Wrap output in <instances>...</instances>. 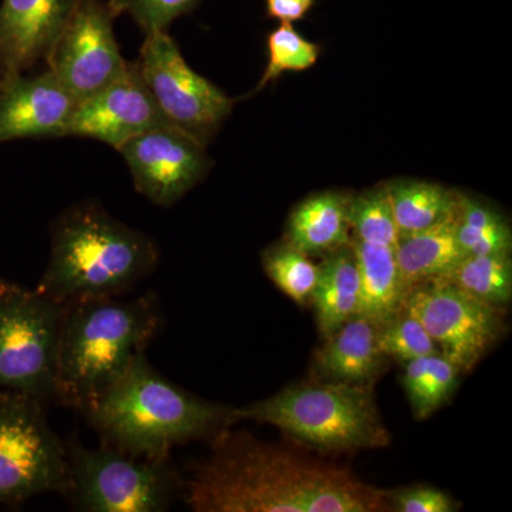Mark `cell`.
<instances>
[{"instance_id": "6da1fadb", "label": "cell", "mask_w": 512, "mask_h": 512, "mask_svg": "<svg viewBox=\"0 0 512 512\" xmlns=\"http://www.w3.org/2000/svg\"><path fill=\"white\" fill-rule=\"evenodd\" d=\"M185 484L197 512H380L387 491L302 450L222 430Z\"/></svg>"}, {"instance_id": "7a4b0ae2", "label": "cell", "mask_w": 512, "mask_h": 512, "mask_svg": "<svg viewBox=\"0 0 512 512\" xmlns=\"http://www.w3.org/2000/svg\"><path fill=\"white\" fill-rule=\"evenodd\" d=\"M231 410L165 379L144 352L82 414L101 443L134 456L167 460L175 446L211 441L234 426Z\"/></svg>"}, {"instance_id": "3957f363", "label": "cell", "mask_w": 512, "mask_h": 512, "mask_svg": "<svg viewBox=\"0 0 512 512\" xmlns=\"http://www.w3.org/2000/svg\"><path fill=\"white\" fill-rule=\"evenodd\" d=\"M154 239L80 202L52 225L49 262L36 289L62 303L109 298L133 288L158 265Z\"/></svg>"}, {"instance_id": "277c9868", "label": "cell", "mask_w": 512, "mask_h": 512, "mask_svg": "<svg viewBox=\"0 0 512 512\" xmlns=\"http://www.w3.org/2000/svg\"><path fill=\"white\" fill-rule=\"evenodd\" d=\"M154 295L83 299L63 308L55 397L83 413L116 382L161 328Z\"/></svg>"}, {"instance_id": "5b68a950", "label": "cell", "mask_w": 512, "mask_h": 512, "mask_svg": "<svg viewBox=\"0 0 512 512\" xmlns=\"http://www.w3.org/2000/svg\"><path fill=\"white\" fill-rule=\"evenodd\" d=\"M241 420L271 424L293 441L322 453L379 450L392 443L377 407L373 384H295L268 399L231 410Z\"/></svg>"}, {"instance_id": "8992f818", "label": "cell", "mask_w": 512, "mask_h": 512, "mask_svg": "<svg viewBox=\"0 0 512 512\" xmlns=\"http://www.w3.org/2000/svg\"><path fill=\"white\" fill-rule=\"evenodd\" d=\"M62 303L0 279V390L55 397Z\"/></svg>"}, {"instance_id": "52a82bcc", "label": "cell", "mask_w": 512, "mask_h": 512, "mask_svg": "<svg viewBox=\"0 0 512 512\" xmlns=\"http://www.w3.org/2000/svg\"><path fill=\"white\" fill-rule=\"evenodd\" d=\"M42 404L29 394L0 390V505L67 493L69 451L50 429Z\"/></svg>"}, {"instance_id": "ba28073f", "label": "cell", "mask_w": 512, "mask_h": 512, "mask_svg": "<svg viewBox=\"0 0 512 512\" xmlns=\"http://www.w3.org/2000/svg\"><path fill=\"white\" fill-rule=\"evenodd\" d=\"M69 460L66 495L83 511H167L183 485L170 458L134 456L103 443L97 450L76 448Z\"/></svg>"}, {"instance_id": "9c48e42d", "label": "cell", "mask_w": 512, "mask_h": 512, "mask_svg": "<svg viewBox=\"0 0 512 512\" xmlns=\"http://www.w3.org/2000/svg\"><path fill=\"white\" fill-rule=\"evenodd\" d=\"M136 64L168 123L205 146L239 100L191 69L168 32L146 35Z\"/></svg>"}, {"instance_id": "30bf717a", "label": "cell", "mask_w": 512, "mask_h": 512, "mask_svg": "<svg viewBox=\"0 0 512 512\" xmlns=\"http://www.w3.org/2000/svg\"><path fill=\"white\" fill-rule=\"evenodd\" d=\"M402 309L419 319L441 355L461 372H471L505 330L504 309L477 301L443 278L410 286Z\"/></svg>"}, {"instance_id": "8fae6325", "label": "cell", "mask_w": 512, "mask_h": 512, "mask_svg": "<svg viewBox=\"0 0 512 512\" xmlns=\"http://www.w3.org/2000/svg\"><path fill=\"white\" fill-rule=\"evenodd\" d=\"M114 19L107 2L79 0L46 57L47 69L77 103L119 79L130 64L121 55Z\"/></svg>"}, {"instance_id": "7c38bea8", "label": "cell", "mask_w": 512, "mask_h": 512, "mask_svg": "<svg viewBox=\"0 0 512 512\" xmlns=\"http://www.w3.org/2000/svg\"><path fill=\"white\" fill-rule=\"evenodd\" d=\"M117 151L126 160L138 194L163 208L181 200L212 165L207 146L173 126L146 131Z\"/></svg>"}, {"instance_id": "4fadbf2b", "label": "cell", "mask_w": 512, "mask_h": 512, "mask_svg": "<svg viewBox=\"0 0 512 512\" xmlns=\"http://www.w3.org/2000/svg\"><path fill=\"white\" fill-rule=\"evenodd\" d=\"M164 126L171 124L158 109L136 62H130L119 79L76 104L66 137L93 138L119 150L131 138Z\"/></svg>"}, {"instance_id": "5bb4252c", "label": "cell", "mask_w": 512, "mask_h": 512, "mask_svg": "<svg viewBox=\"0 0 512 512\" xmlns=\"http://www.w3.org/2000/svg\"><path fill=\"white\" fill-rule=\"evenodd\" d=\"M79 0H2L0 87L46 60Z\"/></svg>"}, {"instance_id": "9a60e30c", "label": "cell", "mask_w": 512, "mask_h": 512, "mask_svg": "<svg viewBox=\"0 0 512 512\" xmlns=\"http://www.w3.org/2000/svg\"><path fill=\"white\" fill-rule=\"evenodd\" d=\"M77 101L46 69L0 87V143L20 138L66 137Z\"/></svg>"}, {"instance_id": "2e32d148", "label": "cell", "mask_w": 512, "mask_h": 512, "mask_svg": "<svg viewBox=\"0 0 512 512\" xmlns=\"http://www.w3.org/2000/svg\"><path fill=\"white\" fill-rule=\"evenodd\" d=\"M313 356V376L320 382L375 384L387 359L377 348V325L355 316L335 332Z\"/></svg>"}, {"instance_id": "e0dca14e", "label": "cell", "mask_w": 512, "mask_h": 512, "mask_svg": "<svg viewBox=\"0 0 512 512\" xmlns=\"http://www.w3.org/2000/svg\"><path fill=\"white\" fill-rule=\"evenodd\" d=\"M352 195L325 191L303 200L289 215L285 241L306 255H326L350 242Z\"/></svg>"}, {"instance_id": "ac0fdd59", "label": "cell", "mask_w": 512, "mask_h": 512, "mask_svg": "<svg viewBox=\"0 0 512 512\" xmlns=\"http://www.w3.org/2000/svg\"><path fill=\"white\" fill-rule=\"evenodd\" d=\"M454 214L433 227L400 237L394 254L404 292L419 282L446 275L466 256L458 244Z\"/></svg>"}, {"instance_id": "d6986e66", "label": "cell", "mask_w": 512, "mask_h": 512, "mask_svg": "<svg viewBox=\"0 0 512 512\" xmlns=\"http://www.w3.org/2000/svg\"><path fill=\"white\" fill-rule=\"evenodd\" d=\"M318 285L312 296L316 322L322 338L355 318L360 306V275L349 245L325 255Z\"/></svg>"}, {"instance_id": "ffe728a7", "label": "cell", "mask_w": 512, "mask_h": 512, "mask_svg": "<svg viewBox=\"0 0 512 512\" xmlns=\"http://www.w3.org/2000/svg\"><path fill=\"white\" fill-rule=\"evenodd\" d=\"M360 275V306L357 316L380 326L402 311L404 288L394 248L366 244L350 238Z\"/></svg>"}, {"instance_id": "44dd1931", "label": "cell", "mask_w": 512, "mask_h": 512, "mask_svg": "<svg viewBox=\"0 0 512 512\" xmlns=\"http://www.w3.org/2000/svg\"><path fill=\"white\" fill-rule=\"evenodd\" d=\"M386 187L400 237L433 227L456 211L458 191L443 185L399 180Z\"/></svg>"}, {"instance_id": "7402d4cb", "label": "cell", "mask_w": 512, "mask_h": 512, "mask_svg": "<svg viewBox=\"0 0 512 512\" xmlns=\"http://www.w3.org/2000/svg\"><path fill=\"white\" fill-rule=\"evenodd\" d=\"M403 366L404 390L417 420L429 419L450 399L458 376L463 373L440 352L419 357Z\"/></svg>"}, {"instance_id": "603a6c76", "label": "cell", "mask_w": 512, "mask_h": 512, "mask_svg": "<svg viewBox=\"0 0 512 512\" xmlns=\"http://www.w3.org/2000/svg\"><path fill=\"white\" fill-rule=\"evenodd\" d=\"M440 278L494 308L504 309L512 299L511 254L466 255Z\"/></svg>"}, {"instance_id": "cb8c5ba5", "label": "cell", "mask_w": 512, "mask_h": 512, "mask_svg": "<svg viewBox=\"0 0 512 512\" xmlns=\"http://www.w3.org/2000/svg\"><path fill=\"white\" fill-rule=\"evenodd\" d=\"M454 217L458 244L466 255L511 254L510 225L493 208L458 192Z\"/></svg>"}, {"instance_id": "d4e9b609", "label": "cell", "mask_w": 512, "mask_h": 512, "mask_svg": "<svg viewBox=\"0 0 512 512\" xmlns=\"http://www.w3.org/2000/svg\"><path fill=\"white\" fill-rule=\"evenodd\" d=\"M265 274L298 305H308L318 285L320 266L311 256L284 241L262 254Z\"/></svg>"}, {"instance_id": "484cf974", "label": "cell", "mask_w": 512, "mask_h": 512, "mask_svg": "<svg viewBox=\"0 0 512 512\" xmlns=\"http://www.w3.org/2000/svg\"><path fill=\"white\" fill-rule=\"evenodd\" d=\"M350 238L366 244L396 248L400 234L394 221L386 184L350 198Z\"/></svg>"}, {"instance_id": "4316f807", "label": "cell", "mask_w": 512, "mask_h": 512, "mask_svg": "<svg viewBox=\"0 0 512 512\" xmlns=\"http://www.w3.org/2000/svg\"><path fill=\"white\" fill-rule=\"evenodd\" d=\"M268 64L254 93L276 82L282 74L305 72L318 63L320 46L303 37L292 23H281L266 37Z\"/></svg>"}, {"instance_id": "83f0119b", "label": "cell", "mask_w": 512, "mask_h": 512, "mask_svg": "<svg viewBox=\"0 0 512 512\" xmlns=\"http://www.w3.org/2000/svg\"><path fill=\"white\" fill-rule=\"evenodd\" d=\"M377 348L387 360L393 359L402 365L440 352L419 319L403 309L377 326Z\"/></svg>"}, {"instance_id": "f1b7e54d", "label": "cell", "mask_w": 512, "mask_h": 512, "mask_svg": "<svg viewBox=\"0 0 512 512\" xmlns=\"http://www.w3.org/2000/svg\"><path fill=\"white\" fill-rule=\"evenodd\" d=\"M200 0H107L116 18L130 16L144 35L168 32L171 23L187 15Z\"/></svg>"}, {"instance_id": "f546056e", "label": "cell", "mask_w": 512, "mask_h": 512, "mask_svg": "<svg viewBox=\"0 0 512 512\" xmlns=\"http://www.w3.org/2000/svg\"><path fill=\"white\" fill-rule=\"evenodd\" d=\"M387 505L393 512H454L460 504L439 488L431 485H412L387 491Z\"/></svg>"}, {"instance_id": "4dcf8cb0", "label": "cell", "mask_w": 512, "mask_h": 512, "mask_svg": "<svg viewBox=\"0 0 512 512\" xmlns=\"http://www.w3.org/2000/svg\"><path fill=\"white\" fill-rule=\"evenodd\" d=\"M315 0H266L269 18L281 23H295L306 18Z\"/></svg>"}]
</instances>
